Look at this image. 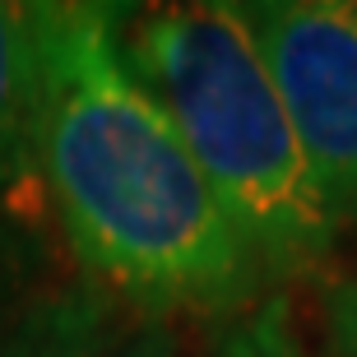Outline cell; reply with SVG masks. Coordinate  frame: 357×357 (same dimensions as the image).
Masks as SVG:
<instances>
[{
    "mask_svg": "<svg viewBox=\"0 0 357 357\" xmlns=\"http://www.w3.org/2000/svg\"><path fill=\"white\" fill-rule=\"evenodd\" d=\"M121 10L38 5L33 158L70 246L139 311H223L260 265L121 52Z\"/></svg>",
    "mask_w": 357,
    "mask_h": 357,
    "instance_id": "6da1fadb",
    "label": "cell"
},
{
    "mask_svg": "<svg viewBox=\"0 0 357 357\" xmlns=\"http://www.w3.org/2000/svg\"><path fill=\"white\" fill-rule=\"evenodd\" d=\"M135 79L167 112L260 269H306L334 246V213L241 5H158L121 24Z\"/></svg>",
    "mask_w": 357,
    "mask_h": 357,
    "instance_id": "7a4b0ae2",
    "label": "cell"
},
{
    "mask_svg": "<svg viewBox=\"0 0 357 357\" xmlns=\"http://www.w3.org/2000/svg\"><path fill=\"white\" fill-rule=\"evenodd\" d=\"M334 223H357V0L241 5Z\"/></svg>",
    "mask_w": 357,
    "mask_h": 357,
    "instance_id": "3957f363",
    "label": "cell"
},
{
    "mask_svg": "<svg viewBox=\"0 0 357 357\" xmlns=\"http://www.w3.org/2000/svg\"><path fill=\"white\" fill-rule=\"evenodd\" d=\"M0 357H176V339L153 311L112 292H75L5 325Z\"/></svg>",
    "mask_w": 357,
    "mask_h": 357,
    "instance_id": "277c9868",
    "label": "cell"
},
{
    "mask_svg": "<svg viewBox=\"0 0 357 357\" xmlns=\"http://www.w3.org/2000/svg\"><path fill=\"white\" fill-rule=\"evenodd\" d=\"M38 126V5L0 0V185L33 162Z\"/></svg>",
    "mask_w": 357,
    "mask_h": 357,
    "instance_id": "5b68a950",
    "label": "cell"
},
{
    "mask_svg": "<svg viewBox=\"0 0 357 357\" xmlns=\"http://www.w3.org/2000/svg\"><path fill=\"white\" fill-rule=\"evenodd\" d=\"M209 357H311L302 344V334L288 316V302H269L251 306L246 316H237L218 334V344L209 348Z\"/></svg>",
    "mask_w": 357,
    "mask_h": 357,
    "instance_id": "8992f818",
    "label": "cell"
},
{
    "mask_svg": "<svg viewBox=\"0 0 357 357\" xmlns=\"http://www.w3.org/2000/svg\"><path fill=\"white\" fill-rule=\"evenodd\" d=\"M325 330L334 357H357V278H344L325 292Z\"/></svg>",
    "mask_w": 357,
    "mask_h": 357,
    "instance_id": "52a82bcc",
    "label": "cell"
}]
</instances>
